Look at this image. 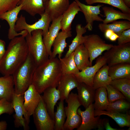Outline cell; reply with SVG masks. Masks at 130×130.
<instances>
[{
	"mask_svg": "<svg viewBox=\"0 0 130 130\" xmlns=\"http://www.w3.org/2000/svg\"><path fill=\"white\" fill-rule=\"evenodd\" d=\"M99 30L104 32L105 30L109 29L112 30L119 37L124 30L130 29V21L127 20L116 21L110 24H99L98 25Z\"/></svg>",
	"mask_w": 130,
	"mask_h": 130,
	"instance_id": "f546056e",
	"label": "cell"
},
{
	"mask_svg": "<svg viewBox=\"0 0 130 130\" xmlns=\"http://www.w3.org/2000/svg\"><path fill=\"white\" fill-rule=\"evenodd\" d=\"M49 0H43V1L45 4L46 3V2H47Z\"/></svg>",
	"mask_w": 130,
	"mask_h": 130,
	"instance_id": "7dc6e473",
	"label": "cell"
},
{
	"mask_svg": "<svg viewBox=\"0 0 130 130\" xmlns=\"http://www.w3.org/2000/svg\"><path fill=\"white\" fill-rule=\"evenodd\" d=\"M13 94L11 102L15 112L13 115L15 127H23L25 130L29 129L30 118L26 116L24 107V95Z\"/></svg>",
	"mask_w": 130,
	"mask_h": 130,
	"instance_id": "8fae6325",
	"label": "cell"
},
{
	"mask_svg": "<svg viewBox=\"0 0 130 130\" xmlns=\"http://www.w3.org/2000/svg\"><path fill=\"white\" fill-rule=\"evenodd\" d=\"M125 5L128 7H130V0H123Z\"/></svg>",
	"mask_w": 130,
	"mask_h": 130,
	"instance_id": "bcb514c9",
	"label": "cell"
},
{
	"mask_svg": "<svg viewBox=\"0 0 130 130\" xmlns=\"http://www.w3.org/2000/svg\"><path fill=\"white\" fill-rule=\"evenodd\" d=\"M42 96L46 108L50 116L54 120L55 106L60 100V94L56 87H50L45 89Z\"/></svg>",
	"mask_w": 130,
	"mask_h": 130,
	"instance_id": "ac0fdd59",
	"label": "cell"
},
{
	"mask_svg": "<svg viewBox=\"0 0 130 130\" xmlns=\"http://www.w3.org/2000/svg\"><path fill=\"white\" fill-rule=\"evenodd\" d=\"M15 93L14 83L12 75L0 77V99L11 102Z\"/></svg>",
	"mask_w": 130,
	"mask_h": 130,
	"instance_id": "44dd1931",
	"label": "cell"
},
{
	"mask_svg": "<svg viewBox=\"0 0 130 130\" xmlns=\"http://www.w3.org/2000/svg\"><path fill=\"white\" fill-rule=\"evenodd\" d=\"M67 106L64 108L66 120L64 125V130H73L77 128L81 124L82 118L78 114L77 110L81 105L77 94L72 92L65 100Z\"/></svg>",
	"mask_w": 130,
	"mask_h": 130,
	"instance_id": "5b68a950",
	"label": "cell"
},
{
	"mask_svg": "<svg viewBox=\"0 0 130 130\" xmlns=\"http://www.w3.org/2000/svg\"><path fill=\"white\" fill-rule=\"evenodd\" d=\"M108 74L112 80L125 78L130 79V63H122L110 67Z\"/></svg>",
	"mask_w": 130,
	"mask_h": 130,
	"instance_id": "4316f807",
	"label": "cell"
},
{
	"mask_svg": "<svg viewBox=\"0 0 130 130\" xmlns=\"http://www.w3.org/2000/svg\"><path fill=\"white\" fill-rule=\"evenodd\" d=\"M21 4V10H24L31 16L40 15L45 12L43 0H20L18 5Z\"/></svg>",
	"mask_w": 130,
	"mask_h": 130,
	"instance_id": "cb8c5ba5",
	"label": "cell"
},
{
	"mask_svg": "<svg viewBox=\"0 0 130 130\" xmlns=\"http://www.w3.org/2000/svg\"><path fill=\"white\" fill-rule=\"evenodd\" d=\"M108 100L109 103L113 102L120 99H126L123 94L120 91L110 85L105 87Z\"/></svg>",
	"mask_w": 130,
	"mask_h": 130,
	"instance_id": "74e56055",
	"label": "cell"
},
{
	"mask_svg": "<svg viewBox=\"0 0 130 130\" xmlns=\"http://www.w3.org/2000/svg\"><path fill=\"white\" fill-rule=\"evenodd\" d=\"M14 111L12 102L0 99V116L4 113L11 115Z\"/></svg>",
	"mask_w": 130,
	"mask_h": 130,
	"instance_id": "ab89813d",
	"label": "cell"
},
{
	"mask_svg": "<svg viewBox=\"0 0 130 130\" xmlns=\"http://www.w3.org/2000/svg\"><path fill=\"white\" fill-rule=\"evenodd\" d=\"M125 99H119L113 102L109 103L106 110L120 113L127 111L130 109V104Z\"/></svg>",
	"mask_w": 130,
	"mask_h": 130,
	"instance_id": "8d00e7d4",
	"label": "cell"
},
{
	"mask_svg": "<svg viewBox=\"0 0 130 130\" xmlns=\"http://www.w3.org/2000/svg\"><path fill=\"white\" fill-rule=\"evenodd\" d=\"M109 85L120 91L126 99L130 101V79L125 78L112 80Z\"/></svg>",
	"mask_w": 130,
	"mask_h": 130,
	"instance_id": "e575fe53",
	"label": "cell"
},
{
	"mask_svg": "<svg viewBox=\"0 0 130 130\" xmlns=\"http://www.w3.org/2000/svg\"><path fill=\"white\" fill-rule=\"evenodd\" d=\"M69 0H49L45 4V12L52 21L61 16L70 5Z\"/></svg>",
	"mask_w": 130,
	"mask_h": 130,
	"instance_id": "e0dca14e",
	"label": "cell"
},
{
	"mask_svg": "<svg viewBox=\"0 0 130 130\" xmlns=\"http://www.w3.org/2000/svg\"><path fill=\"white\" fill-rule=\"evenodd\" d=\"M104 33L105 37L112 41H115L119 37V36L110 30H107Z\"/></svg>",
	"mask_w": 130,
	"mask_h": 130,
	"instance_id": "b9f144b4",
	"label": "cell"
},
{
	"mask_svg": "<svg viewBox=\"0 0 130 130\" xmlns=\"http://www.w3.org/2000/svg\"><path fill=\"white\" fill-rule=\"evenodd\" d=\"M74 52L68 56L59 59L62 74H76L79 70L77 67L74 61Z\"/></svg>",
	"mask_w": 130,
	"mask_h": 130,
	"instance_id": "d6a6232c",
	"label": "cell"
},
{
	"mask_svg": "<svg viewBox=\"0 0 130 130\" xmlns=\"http://www.w3.org/2000/svg\"><path fill=\"white\" fill-rule=\"evenodd\" d=\"M20 0H0V16L12 10L17 6Z\"/></svg>",
	"mask_w": 130,
	"mask_h": 130,
	"instance_id": "f35d334b",
	"label": "cell"
},
{
	"mask_svg": "<svg viewBox=\"0 0 130 130\" xmlns=\"http://www.w3.org/2000/svg\"><path fill=\"white\" fill-rule=\"evenodd\" d=\"M41 18L34 23L30 24L26 22L25 17L21 14L18 17L15 26L17 32L25 30L28 33L31 34L33 31L41 30L42 31L43 36L48 32L51 20L48 15L45 12L40 15Z\"/></svg>",
	"mask_w": 130,
	"mask_h": 130,
	"instance_id": "52a82bcc",
	"label": "cell"
},
{
	"mask_svg": "<svg viewBox=\"0 0 130 130\" xmlns=\"http://www.w3.org/2000/svg\"><path fill=\"white\" fill-rule=\"evenodd\" d=\"M37 66L33 58L29 52L25 61L12 75L16 94H24L32 84L33 74Z\"/></svg>",
	"mask_w": 130,
	"mask_h": 130,
	"instance_id": "3957f363",
	"label": "cell"
},
{
	"mask_svg": "<svg viewBox=\"0 0 130 130\" xmlns=\"http://www.w3.org/2000/svg\"><path fill=\"white\" fill-rule=\"evenodd\" d=\"M11 40L0 61V73L3 76L12 75L25 61L29 53L25 37H17Z\"/></svg>",
	"mask_w": 130,
	"mask_h": 130,
	"instance_id": "7a4b0ae2",
	"label": "cell"
},
{
	"mask_svg": "<svg viewBox=\"0 0 130 130\" xmlns=\"http://www.w3.org/2000/svg\"><path fill=\"white\" fill-rule=\"evenodd\" d=\"M74 52V61L79 71L91 66L89 53L83 44L78 46Z\"/></svg>",
	"mask_w": 130,
	"mask_h": 130,
	"instance_id": "484cf974",
	"label": "cell"
},
{
	"mask_svg": "<svg viewBox=\"0 0 130 130\" xmlns=\"http://www.w3.org/2000/svg\"><path fill=\"white\" fill-rule=\"evenodd\" d=\"M93 103L85 109L84 111L78 108L77 113L81 117L82 121L77 130H91L96 128L102 130L104 129L103 119L101 118L100 116L95 117Z\"/></svg>",
	"mask_w": 130,
	"mask_h": 130,
	"instance_id": "9c48e42d",
	"label": "cell"
},
{
	"mask_svg": "<svg viewBox=\"0 0 130 130\" xmlns=\"http://www.w3.org/2000/svg\"><path fill=\"white\" fill-rule=\"evenodd\" d=\"M79 83L74 74H62L57 86L60 94V100H65L71 91L77 88Z\"/></svg>",
	"mask_w": 130,
	"mask_h": 130,
	"instance_id": "2e32d148",
	"label": "cell"
},
{
	"mask_svg": "<svg viewBox=\"0 0 130 130\" xmlns=\"http://www.w3.org/2000/svg\"><path fill=\"white\" fill-rule=\"evenodd\" d=\"M0 27H1V26H0Z\"/></svg>",
	"mask_w": 130,
	"mask_h": 130,
	"instance_id": "c3c4849f",
	"label": "cell"
},
{
	"mask_svg": "<svg viewBox=\"0 0 130 130\" xmlns=\"http://www.w3.org/2000/svg\"><path fill=\"white\" fill-rule=\"evenodd\" d=\"M78 4L81 12L83 13L86 21L84 27L90 31L92 30L94 21L103 22V19L100 16L101 15L100 8L103 5L98 4L96 6L86 5L79 0H74Z\"/></svg>",
	"mask_w": 130,
	"mask_h": 130,
	"instance_id": "7c38bea8",
	"label": "cell"
},
{
	"mask_svg": "<svg viewBox=\"0 0 130 130\" xmlns=\"http://www.w3.org/2000/svg\"><path fill=\"white\" fill-rule=\"evenodd\" d=\"M72 36L71 31H62L59 32L53 43L52 46L53 47V51L49 58H55L56 55L58 54V58L59 59L61 58L62 53L67 45L66 39Z\"/></svg>",
	"mask_w": 130,
	"mask_h": 130,
	"instance_id": "7402d4cb",
	"label": "cell"
},
{
	"mask_svg": "<svg viewBox=\"0 0 130 130\" xmlns=\"http://www.w3.org/2000/svg\"><path fill=\"white\" fill-rule=\"evenodd\" d=\"M103 123L104 128L106 130H123L115 128L112 127L110 125L109 121L108 119H103Z\"/></svg>",
	"mask_w": 130,
	"mask_h": 130,
	"instance_id": "ee69618b",
	"label": "cell"
},
{
	"mask_svg": "<svg viewBox=\"0 0 130 130\" xmlns=\"http://www.w3.org/2000/svg\"><path fill=\"white\" fill-rule=\"evenodd\" d=\"M109 66L106 64L96 72L93 79V88L95 90L100 87H105L109 85L112 80L109 76Z\"/></svg>",
	"mask_w": 130,
	"mask_h": 130,
	"instance_id": "83f0119b",
	"label": "cell"
},
{
	"mask_svg": "<svg viewBox=\"0 0 130 130\" xmlns=\"http://www.w3.org/2000/svg\"><path fill=\"white\" fill-rule=\"evenodd\" d=\"M117 40L118 45H124L130 42V29L124 31Z\"/></svg>",
	"mask_w": 130,
	"mask_h": 130,
	"instance_id": "60d3db41",
	"label": "cell"
},
{
	"mask_svg": "<svg viewBox=\"0 0 130 130\" xmlns=\"http://www.w3.org/2000/svg\"><path fill=\"white\" fill-rule=\"evenodd\" d=\"M62 75L59 59L56 57L49 58L37 67L32 84L41 94L48 87H57Z\"/></svg>",
	"mask_w": 130,
	"mask_h": 130,
	"instance_id": "6da1fadb",
	"label": "cell"
},
{
	"mask_svg": "<svg viewBox=\"0 0 130 130\" xmlns=\"http://www.w3.org/2000/svg\"><path fill=\"white\" fill-rule=\"evenodd\" d=\"M22 6L21 4L17 5L13 9L3 13L0 16V19L6 20L9 25L8 37L9 39L11 40L20 35L25 37L28 34L27 31L25 30L18 32L15 29L18 16L21 10Z\"/></svg>",
	"mask_w": 130,
	"mask_h": 130,
	"instance_id": "5bb4252c",
	"label": "cell"
},
{
	"mask_svg": "<svg viewBox=\"0 0 130 130\" xmlns=\"http://www.w3.org/2000/svg\"><path fill=\"white\" fill-rule=\"evenodd\" d=\"M85 36L83 44L89 52L91 66L94 59L100 55L104 51L110 49L113 45L106 43L97 34H92L85 35Z\"/></svg>",
	"mask_w": 130,
	"mask_h": 130,
	"instance_id": "8992f818",
	"label": "cell"
},
{
	"mask_svg": "<svg viewBox=\"0 0 130 130\" xmlns=\"http://www.w3.org/2000/svg\"><path fill=\"white\" fill-rule=\"evenodd\" d=\"M79 11H81L80 8L77 3L74 0L70 4L68 8L62 15L61 21L62 31H71L72 21Z\"/></svg>",
	"mask_w": 130,
	"mask_h": 130,
	"instance_id": "603a6c76",
	"label": "cell"
},
{
	"mask_svg": "<svg viewBox=\"0 0 130 130\" xmlns=\"http://www.w3.org/2000/svg\"><path fill=\"white\" fill-rule=\"evenodd\" d=\"M93 104L95 110H106L109 103L105 87H101L95 90Z\"/></svg>",
	"mask_w": 130,
	"mask_h": 130,
	"instance_id": "4dcf8cb0",
	"label": "cell"
},
{
	"mask_svg": "<svg viewBox=\"0 0 130 130\" xmlns=\"http://www.w3.org/2000/svg\"><path fill=\"white\" fill-rule=\"evenodd\" d=\"M5 45V42L0 39V61L4 55L6 51Z\"/></svg>",
	"mask_w": 130,
	"mask_h": 130,
	"instance_id": "7bdbcfd3",
	"label": "cell"
},
{
	"mask_svg": "<svg viewBox=\"0 0 130 130\" xmlns=\"http://www.w3.org/2000/svg\"><path fill=\"white\" fill-rule=\"evenodd\" d=\"M103 115L107 116L111 118L121 127H130V116L128 113L124 114L112 111L94 110L95 117Z\"/></svg>",
	"mask_w": 130,
	"mask_h": 130,
	"instance_id": "d4e9b609",
	"label": "cell"
},
{
	"mask_svg": "<svg viewBox=\"0 0 130 130\" xmlns=\"http://www.w3.org/2000/svg\"><path fill=\"white\" fill-rule=\"evenodd\" d=\"M24 95L25 112L27 117L30 118L39 103L42 96L32 84L25 92Z\"/></svg>",
	"mask_w": 130,
	"mask_h": 130,
	"instance_id": "9a60e30c",
	"label": "cell"
},
{
	"mask_svg": "<svg viewBox=\"0 0 130 130\" xmlns=\"http://www.w3.org/2000/svg\"><path fill=\"white\" fill-rule=\"evenodd\" d=\"M7 124L5 121H0V130H5L7 129Z\"/></svg>",
	"mask_w": 130,
	"mask_h": 130,
	"instance_id": "f6af8a7d",
	"label": "cell"
},
{
	"mask_svg": "<svg viewBox=\"0 0 130 130\" xmlns=\"http://www.w3.org/2000/svg\"><path fill=\"white\" fill-rule=\"evenodd\" d=\"M42 31L37 30L33 31L31 34L25 36L29 52L33 58L37 66L49 58L43 39Z\"/></svg>",
	"mask_w": 130,
	"mask_h": 130,
	"instance_id": "277c9868",
	"label": "cell"
},
{
	"mask_svg": "<svg viewBox=\"0 0 130 130\" xmlns=\"http://www.w3.org/2000/svg\"><path fill=\"white\" fill-rule=\"evenodd\" d=\"M102 9L105 17L102 22L104 24H109L119 19L130 21V14L123 13L114 9L112 7L107 6H102Z\"/></svg>",
	"mask_w": 130,
	"mask_h": 130,
	"instance_id": "f1b7e54d",
	"label": "cell"
},
{
	"mask_svg": "<svg viewBox=\"0 0 130 130\" xmlns=\"http://www.w3.org/2000/svg\"><path fill=\"white\" fill-rule=\"evenodd\" d=\"M87 5L95 3H104L118 8L123 13L130 14V8L124 4L123 0H85Z\"/></svg>",
	"mask_w": 130,
	"mask_h": 130,
	"instance_id": "d590c367",
	"label": "cell"
},
{
	"mask_svg": "<svg viewBox=\"0 0 130 130\" xmlns=\"http://www.w3.org/2000/svg\"><path fill=\"white\" fill-rule=\"evenodd\" d=\"M32 115L37 130H54V121L51 117L42 98Z\"/></svg>",
	"mask_w": 130,
	"mask_h": 130,
	"instance_id": "30bf717a",
	"label": "cell"
},
{
	"mask_svg": "<svg viewBox=\"0 0 130 130\" xmlns=\"http://www.w3.org/2000/svg\"><path fill=\"white\" fill-rule=\"evenodd\" d=\"M77 88L79 101L85 109L94 101L95 90L92 86L82 82H79Z\"/></svg>",
	"mask_w": 130,
	"mask_h": 130,
	"instance_id": "ffe728a7",
	"label": "cell"
},
{
	"mask_svg": "<svg viewBox=\"0 0 130 130\" xmlns=\"http://www.w3.org/2000/svg\"><path fill=\"white\" fill-rule=\"evenodd\" d=\"M109 67L122 63H130V42L113 45L103 55Z\"/></svg>",
	"mask_w": 130,
	"mask_h": 130,
	"instance_id": "ba28073f",
	"label": "cell"
},
{
	"mask_svg": "<svg viewBox=\"0 0 130 130\" xmlns=\"http://www.w3.org/2000/svg\"><path fill=\"white\" fill-rule=\"evenodd\" d=\"M76 35L72 41L71 44L69 46L68 50L65 57H67L74 52L79 46L83 44L85 40V35H83L86 32L87 29L82 25L78 24L76 27Z\"/></svg>",
	"mask_w": 130,
	"mask_h": 130,
	"instance_id": "1f68e13d",
	"label": "cell"
},
{
	"mask_svg": "<svg viewBox=\"0 0 130 130\" xmlns=\"http://www.w3.org/2000/svg\"><path fill=\"white\" fill-rule=\"evenodd\" d=\"M62 15L53 20L48 32L43 36V39L49 57L51 54V49L53 43L61 29V21Z\"/></svg>",
	"mask_w": 130,
	"mask_h": 130,
	"instance_id": "d6986e66",
	"label": "cell"
},
{
	"mask_svg": "<svg viewBox=\"0 0 130 130\" xmlns=\"http://www.w3.org/2000/svg\"><path fill=\"white\" fill-rule=\"evenodd\" d=\"M106 64V60L104 56H99L95 64L89 66L74 74L79 82H82L92 86L94 77L96 72L103 66Z\"/></svg>",
	"mask_w": 130,
	"mask_h": 130,
	"instance_id": "4fadbf2b",
	"label": "cell"
},
{
	"mask_svg": "<svg viewBox=\"0 0 130 130\" xmlns=\"http://www.w3.org/2000/svg\"><path fill=\"white\" fill-rule=\"evenodd\" d=\"M57 106L54 117V130H64V125L66 117L63 100H60Z\"/></svg>",
	"mask_w": 130,
	"mask_h": 130,
	"instance_id": "836d02e7",
	"label": "cell"
}]
</instances>
